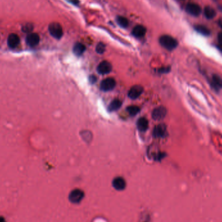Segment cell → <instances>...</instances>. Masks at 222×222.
Here are the masks:
<instances>
[{"instance_id":"obj_16","label":"cell","mask_w":222,"mask_h":222,"mask_svg":"<svg viewBox=\"0 0 222 222\" xmlns=\"http://www.w3.org/2000/svg\"><path fill=\"white\" fill-rule=\"evenodd\" d=\"M148 126H149V123L145 118H140L137 121V127L141 132H145L148 129Z\"/></svg>"},{"instance_id":"obj_11","label":"cell","mask_w":222,"mask_h":222,"mask_svg":"<svg viewBox=\"0 0 222 222\" xmlns=\"http://www.w3.org/2000/svg\"><path fill=\"white\" fill-rule=\"evenodd\" d=\"M40 42V37L37 33H29L26 37V42L31 47H35Z\"/></svg>"},{"instance_id":"obj_10","label":"cell","mask_w":222,"mask_h":222,"mask_svg":"<svg viewBox=\"0 0 222 222\" xmlns=\"http://www.w3.org/2000/svg\"><path fill=\"white\" fill-rule=\"evenodd\" d=\"M20 42V39L18 35L11 33L9 35L7 38V44L9 47L15 48L17 47Z\"/></svg>"},{"instance_id":"obj_3","label":"cell","mask_w":222,"mask_h":222,"mask_svg":"<svg viewBox=\"0 0 222 222\" xmlns=\"http://www.w3.org/2000/svg\"><path fill=\"white\" fill-rule=\"evenodd\" d=\"M186 11L190 15L197 17L201 14L202 10L199 5L194 3H189L186 6Z\"/></svg>"},{"instance_id":"obj_8","label":"cell","mask_w":222,"mask_h":222,"mask_svg":"<svg viewBox=\"0 0 222 222\" xmlns=\"http://www.w3.org/2000/svg\"><path fill=\"white\" fill-rule=\"evenodd\" d=\"M210 84L214 90L219 91L222 88V78L216 74H214L211 77Z\"/></svg>"},{"instance_id":"obj_2","label":"cell","mask_w":222,"mask_h":222,"mask_svg":"<svg viewBox=\"0 0 222 222\" xmlns=\"http://www.w3.org/2000/svg\"><path fill=\"white\" fill-rule=\"evenodd\" d=\"M49 32L50 35L57 39H60L63 35V30L61 25L57 22H53L49 24Z\"/></svg>"},{"instance_id":"obj_25","label":"cell","mask_w":222,"mask_h":222,"mask_svg":"<svg viewBox=\"0 0 222 222\" xmlns=\"http://www.w3.org/2000/svg\"><path fill=\"white\" fill-rule=\"evenodd\" d=\"M70 2L72 3H73V5H78L79 3V2L78 1V0H70Z\"/></svg>"},{"instance_id":"obj_18","label":"cell","mask_w":222,"mask_h":222,"mask_svg":"<svg viewBox=\"0 0 222 222\" xmlns=\"http://www.w3.org/2000/svg\"><path fill=\"white\" fill-rule=\"evenodd\" d=\"M85 46L81 43H76L73 46V53L77 56H80L85 51Z\"/></svg>"},{"instance_id":"obj_13","label":"cell","mask_w":222,"mask_h":222,"mask_svg":"<svg viewBox=\"0 0 222 222\" xmlns=\"http://www.w3.org/2000/svg\"><path fill=\"white\" fill-rule=\"evenodd\" d=\"M146 33V27L143 26H141V25L135 27L132 32L133 35L136 38H142L144 37Z\"/></svg>"},{"instance_id":"obj_22","label":"cell","mask_w":222,"mask_h":222,"mask_svg":"<svg viewBox=\"0 0 222 222\" xmlns=\"http://www.w3.org/2000/svg\"><path fill=\"white\" fill-rule=\"evenodd\" d=\"M33 29V26L31 23H26L22 27V30L23 32H26V33H31V32Z\"/></svg>"},{"instance_id":"obj_1","label":"cell","mask_w":222,"mask_h":222,"mask_svg":"<svg viewBox=\"0 0 222 222\" xmlns=\"http://www.w3.org/2000/svg\"><path fill=\"white\" fill-rule=\"evenodd\" d=\"M160 45L169 51L175 49L178 46V42L176 39L170 35H163L159 38Z\"/></svg>"},{"instance_id":"obj_5","label":"cell","mask_w":222,"mask_h":222,"mask_svg":"<svg viewBox=\"0 0 222 222\" xmlns=\"http://www.w3.org/2000/svg\"><path fill=\"white\" fill-rule=\"evenodd\" d=\"M167 114V110L164 106H159L153 110L152 112V118L155 120H161L165 118Z\"/></svg>"},{"instance_id":"obj_7","label":"cell","mask_w":222,"mask_h":222,"mask_svg":"<svg viewBox=\"0 0 222 222\" xmlns=\"http://www.w3.org/2000/svg\"><path fill=\"white\" fill-rule=\"evenodd\" d=\"M167 134L166 126L164 124H159L156 126L153 132V135L155 138H163Z\"/></svg>"},{"instance_id":"obj_9","label":"cell","mask_w":222,"mask_h":222,"mask_svg":"<svg viewBox=\"0 0 222 222\" xmlns=\"http://www.w3.org/2000/svg\"><path fill=\"white\" fill-rule=\"evenodd\" d=\"M143 87L141 85H135L130 89L128 93V96L131 99L138 98L143 92Z\"/></svg>"},{"instance_id":"obj_21","label":"cell","mask_w":222,"mask_h":222,"mask_svg":"<svg viewBox=\"0 0 222 222\" xmlns=\"http://www.w3.org/2000/svg\"><path fill=\"white\" fill-rule=\"evenodd\" d=\"M127 111L129 112V114L131 115V116H135L137 114L139 113L140 112V108L137 106L135 105H132V106H129L127 108Z\"/></svg>"},{"instance_id":"obj_26","label":"cell","mask_w":222,"mask_h":222,"mask_svg":"<svg viewBox=\"0 0 222 222\" xmlns=\"http://www.w3.org/2000/svg\"><path fill=\"white\" fill-rule=\"evenodd\" d=\"M218 26L222 29V19H220L218 22Z\"/></svg>"},{"instance_id":"obj_19","label":"cell","mask_w":222,"mask_h":222,"mask_svg":"<svg viewBox=\"0 0 222 222\" xmlns=\"http://www.w3.org/2000/svg\"><path fill=\"white\" fill-rule=\"evenodd\" d=\"M121 104L122 103L120 100H118V99L114 100L109 106V111L111 112H113L118 110L121 107Z\"/></svg>"},{"instance_id":"obj_15","label":"cell","mask_w":222,"mask_h":222,"mask_svg":"<svg viewBox=\"0 0 222 222\" xmlns=\"http://www.w3.org/2000/svg\"><path fill=\"white\" fill-rule=\"evenodd\" d=\"M126 183L125 180L122 177H116L113 180V186L115 188L117 189V190H123V189L126 187Z\"/></svg>"},{"instance_id":"obj_6","label":"cell","mask_w":222,"mask_h":222,"mask_svg":"<svg viewBox=\"0 0 222 222\" xmlns=\"http://www.w3.org/2000/svg\"><path fill=\"white\" fill-rule=\"evenodd\" d=\"M97 70L99 73L102 75L107 74L112 71V65L109 62L104 61L98 65Z\"/></svg>"},{"instance_id":"obj_20","label":"cell","mask_w":222,"mask_h":222,"mask_svg":"<svg viewBox=\"0 0 222 222\" xmlns=\"http://www.w3.org/2000/svg\"><path fill=\"white\" fill-rule=\"evenodd\" d=\"M116 21L120 25V26H121V27L126 28L127 27L129 26L128 20L126 18L123 17V16H118L116 18Z\"/></svg>"},{"instance_id":"obj_4","label":"cell","mask_w":222,"mask_h":222,"mask_svg":"<svg viewBox=\"0 0 222 222\" xmlns=\"http://www.w3.org/2000/svg\"><path fill=\"white\" fill-rule=\"evenodd\" d=\"M116 86V81L112 77H109L101 81L100 84V88L101 90L105 92L110 91L112 90Z\"/></svg>"},{"instance_id":"obj_14","label":"cell","mask_w":222,"mask_h":222,"mask_svg":"<svg viewBox=\"0 0 222 222\" xmlns=\"http://www.w3.org/2000/svg\"><path fill=\"white\" fill-rule=\"evenodd\" d=\"M204 15L205 18L208 20H212L215 18L216 16V11L210 6H207L204 9Z\"/></svg>"},{"instance_id":"obj_24","label":"cell","mask_w":222,"mask_h":222,"mask_svg":"<svg viewBox=\"0 0 222 222\" xmlns=\"http://www.w3.org/2000/svg\"><path fill=\"white\" fill-rule=\"evenodd\" d=\"M218 40L219 43L222 46V32H219V34L218 35Z\"/></svg>"},{"instance_id":"obj_23","label":"cell","mask_w":222,"mask_h":222,"mask_svg":"<svg viewBox=\"0 0 222 222\" xmlns=\"http://www.w3.org/2000/svg\"><path fill=\"white\" fill-rule=\"evenodd\" d=\"M105 45L102 42L99 43L96 46V52L98 53L102 54L105 52Z\"/></svg>"},{"instance_id":"obj_12","label":"cell","mask_w":222,"mask_h":222,"mask_svg":"<svg viewBox=\"0 0 222 222\" xmlns=\"http://www.w3.org/2000/svg\"><path fill=\"white\" fill-rule=\"evenodd\" d=\"M84 196V193L80 190H73L70 195V200L73 203H79Z\"/></svg>"},{"instance_id":"obj_17","label":"cell","mask_w":222,"mask_h":222,"mask_svg":"<svg viewBox=\"0 0 222 222\" xmlns=\"http://www.w3.org/2000/svg\"><path fill=\"white\" fill-rule=\"evenodd\" d=\"M194 29L197 32H199V33H200L202 35L207 37L210 35V30L205 26H201V25H197V26H195L194 27Z\"/></svg>"}]
</instances>
